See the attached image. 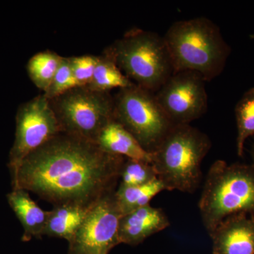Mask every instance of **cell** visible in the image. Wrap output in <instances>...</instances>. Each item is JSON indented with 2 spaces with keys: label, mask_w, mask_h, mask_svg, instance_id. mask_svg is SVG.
<instances>
[{
  "label": "cell",
  "mask_w": 254,
  "mask_h": 254,
  "mask_svg": "<svg viewBox=\"0 0 254 254\" xmlns=\"http://www.w3.org/2000/svg\"><path fill=\"white\" fill-rule=\"evenodd\" d=\"M114 120L150 153L174 126L159 105L155 93L134 83L120 89L114 97Z\"/></svg>",
  "instance_id": "52a82bcc"
},
{
  "label": "cell",
  "mask_w": 254,
  "mask_h": 254,
  "mask_svg": "<svg viewBox=\"0 0 254 254\" xmlns=\"http://www.w3.org/2000/svg\"><path fill=\"white\" fill-rule=\"evenodd\" d=\"M209 235L213 254H254V215L227 217Z\"/></svg>",
  "instance_id": "8fae6325"
},
{
  "label": "cell",
  "mask_w": 254,
  "mask_h": 254,
  "mask_svg": "<svg viewBox=\"0 0 254 254\" xmlns=\"http://www.w3.org/2000/svg\"><path fill=\"white\" fill-rule=\"evenodd\" d=\"M63 58L51 51L41 52L32 57L28 61L27 70L37 88L44 93L48 91Z\"/></svg>",
  "instance_id": "ac0fdd59"
},
{
  "label": "cell",
  "mask_w": 254,
  "mask_h": 254,
  "mask_svg": "<svg viewBox=\"0 0 254 254\" xmlns=\"http://www.w3.org/2000/svg\"><path fill=\"white\" fill-rule=\"evenodd\" d=\"M158 179L152 164L125 158L120 175V185L131 187L145 185Z\"/></svg>",
  "instance_id": "ffe728a7"
},
{
  "label": "cell",
  "mask_w": 254,
  "mask_h": 254,
  "mask_svg": "<svg viewBox=\"0 0 254 254\" xmlns=\"http://www.w3.org/2000/svg\"><path fill=\"white\" fill-rule=\"evenodd\" d=\"M115 191L107 193L92 205L86 219L68 242V254H109L120 245L119 227L123 214Z\"/></svg>",
  "instance_id": "ba28073f"
},
{
  "label": "cell",
  "mask_w": 254,
  "mask_h": 254,
  "mask_svg": "<svg viewBox=\"0 0 254 254\" xmlns=\"http://www.w3.org/2000/svg\"><path fill=\"white\" fill-rule=\"evenodd\" d=\"M75 87L77 86L73 77L69 58H63L51 85L44 94L48 99L52 100Z\"/></svg>",
  "instance_id": "44dd1931"
},
{
  "label": "cell",
  "mask_w": 254,
  "mask_h": 254,
  "mask_svg": "<svg viewBox=\"0 0 254 254\" xmlns=\"http://www.w3.org/2000/svg\"><path fill=\"white\" fill-rule=\"evenodd\" d=\"M62 132L45 94L38 95L20 107L16 115V138L11 152L14 170L33 151Z\"/></svg>",
  "instance_id": "30bf717a"
},
{
  "label": "cell",
  "mask_w": 254,
  "mask_h": 254,
  "mask_svg": "<svg viewBox=\"0 0 254 254\" xmlns=\"http://www.w3.org/2000/svg\"><path fill=\"white\" fill-rule=\"evenodd\" d=\"M205 82L194 71H178L155 92L159 105L173 125H190L206 113Z\"/></svg>",
  "instance_id": "9c48e42d"
},
{
  "label": "cell",
  "mask_w": 254,
  "mask_h": 254,
  "mask_svg": "<svg viewBox=\"0 0 254 254\" xmlns=\"http://www.w3.org/2000/svg\"><path fill=\"white\" fill-rule=\"evenodd\" d=\"M170 225L161 208L150 204L123 215L119 227L120 244L137 246L147 238L163 231Z\"/></svg>",
  "instance_id": "7c38bea8"
},
{
  "label": "cell",
  "mask_w": 254,
  "mask_h": 254,
  "mask_svg": "<svg viewBox=\"0 0 254 254\" xmlns=\"http://www.w3.org/2000/svg\"><path fill=\"white\" fill-rule=\"evenodd\" d=\"M133 84L115 62L104 53L98 57L93 78L87 87L93 91L109 92L113 88L123 89Z\"/></svg>",
  "instance_id": "e0dca14e"
},
{
  "label": "cell",
  "mask_w": 254,
  "mask_h": 254,
  "mask_svg": "<svg viewBox=\"0 0 254 254\" xmlns=\"http://www.w3.org/2000/svg\"><path fill=\"white\" fill-rule=\"evenodd\" d=\"M208 135L190 125H174L151 153L152 165L167 190L193 193L201 163L211 148Z\"/></svg>",
  "instance_id": "3957f363"
},
{
  "label": "cell",
  "mask_w": 254,
  "mask_h": 254,
  "mask_svg": "<svg viewBox=\"0 0 254 254\" xmlns=\"http://www.w3.org/2000/svg\"><path fill=\"white\" fill-rule=\"evenodd\" d=\"M92 205H55L49 211L44 236L64 239L69 242L84 221Z\"/></svg>",
  "instance_id": "5bb4252c"
},
{
  "label": "cell",
  "mask_w": 254,
  "mask_h": 254,
  "mask_svg": "<svg viewBox=\"0 0 254 254\" xmlns=\"http://www.w3.org/2000/svg\"><path fill=\"white\" fill-rule=\"evenodd\" d=\"M198 207L209 235L227 217L242 213L254 215L252 165L214 162L207 174Z\"/></svg>",
  "instance_id": "277c9868"
},
{
  "label": "cell",
  "mask_w": 254,
  "mask_h": 254,
  "mask_svg": "<svg viewBox=\"0 0 254 254\" xmlns=\"http://www.w3.org/2000/svg\"><path fill=\"white\" fill-rule=\"evenodd\" d=\"M125 158L62 131L20 164L14 170L15 186L54 206H91L116 190Z\"/></svg>",
  "instance_id": "6da1fadb"
},
{
  "label": "cell",
  "mask_w": 254,
  "mask_h": 254,
  "mask_svg": "<svg viewBox=\"0 0 254 254\" xmlns=\"http://www.w3.org/2000/svg\"><path fill=\"white\" fill-rule=\"evenodd\" d=\"M72 68L73 77L77 87L88 86L94 73L98 57L83 55L69 58Z\"/></svg>",
  "instance_id": "7402d4cb"
},
{
  "label": "cell",
  "mask_w": 254,
  "mask_h": 254,
  "mask_svg": "<svg viewBox=\"0 0 254 254\" xmlns=\"http://www.w3.org/2000/svg\"><path fill=\"white\" fill-rule=\"evenodd\" d=\"M167 190L158 179L139 186L119 185L115 190V198L123 215L150 204V201L160 192Z\"/></svg>",
  "instance_id": "2e32d148"
},
{
  "label": "cell",
  "mask_w": 254,
  "mask_h": 254,
  "mask_svg": "<svg viewBox=\"0 0 254 254\" xmlns=\"http://www.w3.org/2000/svg\"><path fill=\"white\" fill-rule=\"evenodd\" d=\"M253 137L254 138V136ZM251 156H252V163L251 165H252V166L254 168V138L253 143H252V149H251Z\"/></svg>",
  "instance_id": "603a6c76"
},
{
  "label": "cell",
  "mask_w": 254,
  "mask_h": 254,
  "mask_svg": "<svg viewBox=\"0 0 254 254\" xmlns=\"http://www.w3.org/2000/svg\"><path fill=\"white\" fill-rule=\"evenodd\" d=\"M8 199L24 227L26 240H30L32 237L40 238L44 236L49 211L43 210L32 200L28 191L21 189H16L10 193Z\"/></svg>",
  "instance_id": "9a60e30c"
},
{
  "label": "cell",
  "mask_w": 254,
  "mask_h": 254,
  "mask_svg": "<svg viewBox=\"0 0 254 254\" xmlns=\"http://www.w3.org/2000/svg\"><path fill=\"white\" fill-rule=\"evenodd\" d=\"M95 143L100 149L110 154L152 163L151 153L114 119L100 132Z\"/></svg>",
  "instance_id": "4fadbf2b"
},
{
  "label": "cell",
  "mask_w": 254,
  "mask_h": 254,
  "mask_svg": "<svg viewBox=\"0 0 254 254\" xmlns=\"http://www.w3.org/2000/svg\"><path fill=\"white\" fill-rule=\"evenodd\" d=\"M163 39L175 72L194 71L206 82L222 72L230 53L220 28L204 16L176 21Z\"/></svg>",
  "instance_id": "7a4b0ae2"
},
{
  "label": "cell",
  "mask_w": 254,
  "mask_h": 254,
  "mask_svg": "<svg viewBox=\"0 0 254 254\" xmlns=\"http://www.w3.org/2000/svg\"><path fill=\"white\" fill-rule=\"evenodd\" d=\"M49 100L62 131L95 143L114 119V98L108 92L75 87Z\"/></svg>",
  "instance_id": "8992f818"
},
{
  "label": "cell",
  "mask_w": 254,
  "mask_h": 254,
  "mask_svg": "<svg viewBox=\"0 0 254 254\" xmlns=\"http://www.w3.org/2000/svg\"><path fill=\"white\" fill-rule=\"evenodd\" d=\"M237 137V151L242 157L245 150V142L254 136V87L248 90L235 108Z\"/></svg>",
  "instance_id": "d6986e66"
},
{
  "label": "cell",
  "mask_w": 254,
  "mask_h": 254,
  "mask_svg": "<svg viewBox=\"0 0 254 254\" xmlns=\"http://www.w3.org/2000/svg\"><path fill=\"white\" fill-rule=\"evenodd\" d=\"M104 53L134 84L153 93L175 72L163 36L153 32L131 30Z\"/></svg>",
  "instance_id": "5b68a950"
}]
</instances>
